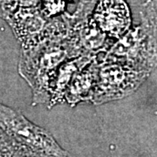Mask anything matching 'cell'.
<instances>
[{
    "mask_svg": "<svg viewBox=\"0 0 157 157\" xmlns=\"http://www.w3.org/2000/svg\"><path fill=\"white\" fill-rule=\"evenodd\" d=\"M100 28L112 36H119L130 24L128 9L122 0H101L94 13Z\"/></svg>",
    "mask_w": 157,
    "mask_h": 157,
    "instance_id": "cell-2",
    "label": "cell"
},
{
    "mask_svg": "<svg viewBox=\"0 0 157 157\" xmlns=\"http://www.w3.org/2000/svg\"><path fill=\"white\" fill-rule=\"evenodd\" d=\"M0 157H39L0 129Z\"/></svg>",
    "mask_w": 157,
    "mask_h": 157,
    "instance_id": "cell-3",
    "label": "cell"
},
{
    "mask_svg": "<svg viewBox=\"0 0 157 157\" xmlns=\"http://www.w3.org/2000/svg\"><path fill=\"white\" fill-rule=\"evenodd\" d=\"M93 73L91 71L81 74L78 78H77L74 82H73L72 86L70 88V94H69V101H78L85 94L90 91L91 83L93 81Z\"/></svg>",
    "mask_w": 157,
    "mask_h": 157,
    "instance_id": "cell-4",
    "label": "cell"
},
{
    "mask_svg": "<svg viewBox=\"0 0 157 157\" xmlns=\"http://www.w3.org/2000/svg\"><path fill=\"white\" fill-rule=\"evenodd\" d=\"M0 129L39 157H70L47 131L1 102Z\"/></svg>",
    "mask_w": 157,
    "mask_h": 157,
    "instance_id": "cell-1",
    "label": "cell"
},
{
    "mask_svg": "<svg viewBox=\"0 0 157 157\" xmlns=\"http://www.w3.org/2000/svg\"><path fill=\"white\" fill-rule=\"evenodd\" d=\"M17 9V0H0V17L6 21Z\"/></svg>",
    "mask_w": 157,
    "mask_h": 157,
    "instance_id": "cell-5",
    "label": "cell"
}]
</instances>
